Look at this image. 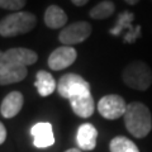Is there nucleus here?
I'll return each mask as SVG.
<instances>
[{"instance_id": "423d86ee", "label": "nucleus", "mask_w": 152, "mask_h": 152, "mask_svg": "<svg viewBox=\"0 0 152 152\" xmlns=\"http://www.w3.org/2000/svg\"><path fill=\"white\" fill-rule=\"evenodd\" d=\"M93 28L88 22H75L72 24L62 28L58 34V41L62 46H74L86 41L91 34Z\"/></svg>"}, {"instance_id": "f3484780", "label": "nucleus", "mask_w": 152, "mask_h": 152, "mask_svg": "<svg viewBox=\"0 0 152 152\" xmlns=\"http://www.w3.org/2000/svg\"><path fill=\"white\" fill-rule=\"evenodd\" d=\"M114 9L115 5L110 0H103L102 3H99L98 5H95L91 10H90L89 15L93 19H96V20H102V19H107L108 17H110L114 13Z\"/></svg>"}, {"instance_id": "4468645a", "label": "nucleus", "mask_w": 152, "mask_h": 152, "mask_svg": "<svg viewBox=\"0 0 152 152\" xmlns=\"http://www.w3.org/2000/svg\"><path fill=\"white\" fill-rule=\"evenodd\" d=\"M45 23L51 29H58L67 23L66 13L57 5H50L45 12Z\"/></svg>"}, {"instance_id": "ddd939ff", "label": "nucleus", "mask_w": 152, "mask_h": 152, "mask_svg": "<svg viewBox=\"0 0 152 152\" xmlns=\"http://www.w3.org/2000/svg\"><path fill=\"white\" fill-rule=\"evenodd\" d=\"M34 85L37 88L38 94L43 98L51 95L57 89V83H56L55 77L48 71H45V70H41L37 72Z\"/></svg>"}, {"instance_id": "a211bd4d", "label": "nucleus", "mask_w": 152, "mask_h": 152, "mask_svg": "<svg viewBox=\"0 0 152 152\" xmlns=\"http://www.w3.org/2000/svg\"><path fill=\"white\" fill-rule=\"evenodd\" d=\"M27 0H0V8L7 9V10L19 12L26 5Z\"/></svg>"}, {"instance_id": "39448f33", "label": "nucleus", "mask_w": 152, "mask_h": 152, "mask_svg": "<svg viewBox=\"0 0 152 152\" xmlns=\"http://www.w3.org/2000/svg\"><path fill=\"white\" fill-rule=\"evenodd\" d=\"M38 60V56L34 51L29 48H10L5 52L0 51V70L5 67H27L29 65H33Z\"/></svg>"}, {"instance_id": "aec40b11", "label": "nucleus", "mask_w": 152, "mask_h": 152, "mask_svg": "<svg viewBox=\"0 0 152 152\" xmlns=\"http://www.w3.org/2000/svg\"><path fill=\"white\" fill-rule=\"evenodd\" d=\"M71 3L76 7H84L85 4L89 3V0H71Z\"/></svg>"}, {"instance_id": "f257e3e1", "label": "nucleus", "mask_w": 152, "mask_h": 152, "mask_svg": "<svg viewBox=\"0 0 152 152\" xmlns=\"http://www.w3.org/2000/svg\"><path fill=\"white\" fill-rule=\"evenodd\" d=\"M123 118L127 131L136 138H143L152 129L151 112L143 103L133 102L128 104Z\"/></svg>"}, {"instance_id": "f8f14e48", "label": "nucleus", "mask_w": 152, "mask_h": 152, "mask_svg": "<svg viewBox=\"0 0 152 152\" xmlns=\"http://www.w3.org/2000/svg\"><path fill=\"white\" fill-rule=\"evenodd\" d=\"M70 104L74 113L80 118H89L94 114L95 110V102L91 93L80 95L70 99Z\"/></svg>"}, {"instance_id": "412c9836", "label": "nucleus", "mask_w": 152, "mask_h": 152, "mask_svg": "<svg viewBox=\"0 0 152 152\" xmlns=\"http://www.w3.org/2000/svg\"><path fill=\"white\" fill-rule=\"evenodd\" d=\"M124 1H126L127 4H129V5H136V4L138 3L140 0H124Z\"/></svg>"}, {"instance_id": "4be33fe9", "label": "nucleus", "mask_w": 152, "mask_h": 152, "mask_svg": "<svg viewBox=\"0 0 152 152\" xmlns=\"http://www.w3.org/2000/svg\"><path fill=\"white\" fill-rule=\"evenodd\" d=\"M65 152H81V150L80 148H70V150L65 151Z\"/></svg>"}, {"instance_id": "9d476101", "label": "nucleus", "mask_w": 152, "mask_h": 152, "mask_svg": "<svg viewBox=\"0 0 152 152\" xmlns=\"http://www.w3.org/2000/svg\"><path fill=\"white\" fill-rule=\"evenodd\" d=\"M98 131L90 123H84L79 127L76 133V143L83 151H93L96 147Z\"/></svg>"}, {"instance_id": "2eb2a0df", "label": "nucleus", "mask_w": 152, "mask_h": 152, "mask_svg": "<svg viewBox=\"0 0 152 152\" xmlns=\"http://www.w3.org/2000/svg\"><path fill=\"white\" fill-rule=\"evenodd\" d=\"M27 67H5L0 70V85H10L19 83L27 77Z\"/></svg>"}, {"instance_id": "9b49d317", "label": "nucleus", "mask_w": 152, "mask_h": 152, "mask_svg": "<svg viewBox=\"0 0 152 152\" xmlns=\"http://www.w3.org/2000/svg\"><path fill=\"white\" fill-rule=\"evenodd\" d=\"M23 103H24V99H23L22 93L12 91L3 99L1 105H0V113L4 118H8V119L14 118L22 110Z\"/></svg>"}, {"instance_id": "20e7f679", "label": "nucleus", "mask_w": 152, "mask_h": 152, "mask_svg": "<svg viewBox=\"0 0 152 152\" xmlns=\"http://www.w3.org/2000/svg\"><path fill=\"white\" fill-rule=\"evenodd\" d=\"M57 91L65 99L90 94V84L77 74H65L57 83Z\"/></svg>"}, {"instance_id": "f03ea898", "label": "nucleus", "mask_w": 152, "mask_h": 152, "mask_svg": "<svg viewBox=\"0 0 152 152\" xmlns=\"http://www.w3.org/2000/svg\"><path fill=\"white\" fill-rule=\"evenodd\" d=\"M37 24V18L29 12H15L0 20V36L15 37L31 32Z\"/></svg>"}, {"instance_id": "dca6fc26", "label": "nucleus", "mask_w": 152, "mask_h": 152, "mask_svg": "<svg viewBox=\"0 0 152 152\" xmlns=\"http://www.w3.org/2000/svg\"><path fill=\"white\" fill-rule=\"evenodd\" d=\"M110 152H140L134 142L124 136H117L109 143Z\"/></svg>"}, {"instance_id": "6ab92c4d", "label": "nucleus", "mask_w": 152, "mask_h": 152, "mask_svg": "<svg viewBox=\"0 0 152 152\" xmlns=\"http://www.w3.org/2000/svg\"><path fill=\"white\" fill-rule=\"evenodd\" d=\"M7 140V129L5 127H4V124L1 122H0V145L4 143Z\"/></svg>"}, {"instance_id": "1a4fd4ad", "label": "nucleus", "mask_w": 152, "mask_h": 152, "mask_svg": "<svg viewBox=\"0 0 152 152\" xmlns=\"http://www.w3.org/2000/svg\"><path fill=\"white\" fill-rule=\"evenodd\" d=\"M33 137V145L37 148H47L55 143V136L52 131V124L48 122H39L31 128Z\"/></svg>"}, {"instance_id": "7ed1b4c3", "label": "nucleus", "mask_w": 152, "mask_h": 152, "mask_svg": "<svg viewBox=\"0 0 152 152\" xmlns=\"http://www.w3.org/2000/svg\"><path fill=\"white\" fill-rule=\"evenodd\" d=\"M122 79L127 86L145 91L152 84V71L150 66L143 61H133L124 67Z\"/></svg>"}, {"instance_id": "0eeeda50", "label": "nucleus", "mask_w": 152, "mask_h": 152, "mask_svg": "<svg viewBox=\"0 0 152 152\" xmlns=\"http://www.w3.org/2000/svg\"><path fill=\"white\" fill-rule=\"evenodd\" d=\"M127 105L128 104L121 95L110 94L100 98L98 103V112L105 119L114 121L124 115Z\"/></svg>"}, {"instance_id": "6e6552de", "label": "nucleus", "mask_w": 152, "mask_h": 152, "mask_svg": "<svg viewBox=\"0 0 152 152\" xmlns=\"http://www.w3.org/2000/svg\"><path fill=\"white\" fill-rule=\"evenodd\" d=\"M77 52L71 46H61L56 48L48 57V66L51 70L60 71L72 65L76 61Z\"/></svg>"}]
</instances>
